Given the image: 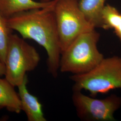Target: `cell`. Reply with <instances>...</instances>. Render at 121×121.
Instances as JSON below:
<instances>
[{"mask_svg":"<svg viewBox=\"0 0 121 121\" xmlns=\"http://www.w3.org/2000/svg\"><path fill=\"white\" fill-rule=\"evenodd\" d=\"M79 0H56L54 12L61 53L79 35L95 28L88 22L79 6Z\"/></svg>","mask_w":121,"mask_h":121,"instance_id":"obj_5","label":"cell"},{"mask_svg":"<svg viewBox=\"0 0 121 121\" xmlns=\"http://www.w3.org/2000/svg\"><path fill=\"white\" fill-rule=\"evenodd\" d=\"M55 3L48 7L22 11L7 18L12 30L17 31L23 39L34 40L45 49L48 56V71L54 78L58 75L61 55L53 10Z\"/></svg>","mask_w":121,"mask_h":121,"instance_id":"obj_1","label":"cell"},{"mask_svg":"<svg viewBox=\"0 0 121 121\" xmlns=\"http://www.w3.org/2000/svg\"><path fill=\"white\" fill-rule=\"evenodd\" d=\"M40 60L38 52L24 39L10 35L4 63L5 78L14 86L20 85L26 73L35 69Z\"/></svg>","mask_w":121,"mask_h":121,"instance_id":"obj_4","label":"cell"},{"mask_svg":"<svg viewBox=\"0 0 121 121\" xmlns=\"http://www.w3.org/2000/svg\"><path fill=\"white\" fill-rule=\"evenodd\" d=\"M28 82L27 75L22 83L17 86L22 110L26 113L28 121H47L43 114L42 105L35 95L28 91L26 84Z\"/></svg>","mask_w":121,"mask_h":121,"instance_id":"obj_7","label":"cell"},{"mask_svg":"<svg viewBox=\"0 0 121 121\" xmlns=\"http://www.w3.org/2000/svg\"><path fill=\"white\" fill-rule=\"evenodd\" d=\"M73 91H88L92 97L121 89V57L104 58L93 69L86 73L73 74Z\"/></svg>","mask_w":121,"mask_h":121,"instance_id":"obj_3","label":"cell"},{"mask_svg":"<svg viewBox=\"0 0 121 121\" xmlns=\"http://www.w3.org/2000/svg\"><path fill=\"white\" fill-rule=\"evenodd\" d=\"M5 72V67L4 64L0 61V77L4 75Z\"/></svg>","mask_w":121,"mask_h":121,"instance_id":"obj_13","label":"cell"},{"mask_svg":"<svg viewBox=\"0 0 121 121\" xmlns=\"http://www.w3.org/2000/svg\"><path fill=\"white\" fill-rule=\"evenodd\" d=\"M14 87L5 78H0V108L19 113L22 110L21 100Z\"/></svg>","mask_w":121,"mask_h":121,"instance_id":"obj_9","label":"cell"},{"mask_svg":"<svg viewBox=\"0 0 121 121\" xmlns=\"http://www.w3.org/2000/svg\"><path fill=\"white\" fill-rule=\"evenodd\" d=\"M52 0H40V1L43 2H48L51 1Z\"/></svg>","mask_w":121,"mask_h":121,"instance_id":"obj_14","label":"cell"},{"mask_svg":"<svg viewBox=\"0 0 121 121\" xmlns=\"http://www.w3.org/2000/svg\"><path fill=\"white\" fill-rule=\"evenodd\" d=\"M56 0L48 2L34 0H0V12L6 18L14 14L33 9L48 7L54 4Z\"/></svg>","mask_w":121,"mask_h":121,"instance_id":"obj_8","label":"cell"},{"mask_svg":"<svg viewBox=\"0 0 121 121\" xmlns=\"http://www.w3.org/2000/svg\"><path fill=\"white\" fill-rule=\"evenodd\" d=\"M99 37L95 29L79 35L61 53L60 72L81 74L93 69L104 58L97 47Z\"/></svg>","mask_w":121,"mask_h":121,"instance_id":"obj_2","label":"cell"},{"mask_svg":"<svg viewBox=\"0 0 121 121\" xmlns=\"http://www.w3.org/2000/svg\"><path fill=\"white\" fill-rule=\"evenodd\" d=\"M72 99L78 117L83 121H115L114 113L121 106V97L114 94L97 99L73 91Z\"/></svg>","mask_w":121,"mask_h":121,"instance_id":"obj_6","label":"cell"},{"mask_svg":"<svg viewBox=\"0 0 121 121\" xmlns=\"http://www.w3.org/2000/svg\"><path fill=\"white\" fill-rule=\"evenodd\" d=\"M107 0H79V6L87 20L95 28H102L101 12Z\"/></svg>","mask_w":121,"mask_h":121,"instance_id":"obj_10","label":"cell"},{"mask_svg":"<svg viewBox=\"0 0 121 121\" xmlns=\"http://www.w3.org/2000/svg\"><path fill=\"white\" fill-rule=\"evenodd\" d=\"M12 30L8 24L7 18L0 12V61L4 64Z\"/></svg>","mask_w":121,"mask_h":121,"instance_id":"obj_12","label":"cell"},{"mask_svg":"<svg viewBox=\"0 0 121 121\" xmlns=\"http://www.w3.org/2000/svg\"><path fill=\"white\" fill-rule=\"evenodd\" d=\"M102 28L113 29L121 42V13L116 8L106 4L101 12Z\"/></svg>","mask_w":121,"mask_h":121,"instance_id":"obj_11","label":"cell"}]
</instances>
